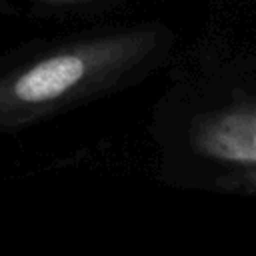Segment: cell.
<instances>
[{"instance_id":"cell-1","label":"cell","mask_w":256,"mask_h":256,"mask_svg":"<svg viewBox=\"0 0 256 256\" xmlns=\"http://www.w3.org/2000/svg\"><path fill=\"white\" fill-rule=\"evenodd\" d=\"M168 30L138 24L56 46L0 74V132L46 120L146 76L168 52Z\"/></svg>"},{"instance_id":"cell-2","label":"cell","mask_w":256,"mask_h":256,"mask_svg":"<svg viewBox=\"0 0 256 256\" xmlns=\"http://www.w3.org/2000/svg\"><path fill=\"white\" fill-rule=\"evenodd\" d=\"M192 144L208 158L256 166V100L230 104L200 116L192 128Z\"/></svg>"},{"instance_id":"cell-3","label":"cell","mask_w":256,"mask_h":256,"mask_svg":"<svg viewBox=\"0 0 256 256\" xmlns=\"http://www.w3.org/2000/svg\"><path fill=\"white\" fill-rule=\"evenodd\" d=\"M52 4H78V2H88V0H46Z\"/></svg>"}]
</instances>
